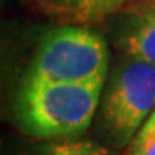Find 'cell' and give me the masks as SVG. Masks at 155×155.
Wrapping results in <instances>:
<instances>
[{
  "label": "cell",
  "mask_w": 155,
  "mask_h": 155,
  "mask_svg": "<svg viewBox=\"0 0 155 155\" xmlns=\"http://www.w3.org/2000/svg\"><path fill=\"white\" fill-rule=\"evenodd\" d=\"M104 83L28 81L16 97V119L36 138H66L83 133L98 109Z\"/></svg>",
  "instance_id": "obj_1"
},
{
  "label": "cell",
  "mask_w": 155,
  "mask_h": 155,
  "mask_svg": "<svg viewBox=\"0 0 155 155\" xmlns=\"http://www.w3.org/2000/svg\"><path fill=\"white\" fill-rule=\"evenodd\" d=\"M109 72V47L100 33L84 24L50 29L35 52L28 81L104 83Z\"/></svg>",
  "instance_id": "obj_2"
},
{
  "label": "cell",
  "mask_w": 155,
  "mask_h": 155,
  "mask_svg": "<svg viewBox=\"0 0 155 155\" xmlns=\"http://www.w3.org/2000/svg\"><path fill=\"white\" fill-rule=\"evenodd\" d=\"M155 109V66L126 55L109 78L102 98V127L114 147L133 141Z\"/></svg>",
  "instance_id": "obj_3"
},
{
  "label": "cell",
  "mask_w": 155,
  "mask_h": 155,
  "mask_svg": "<svg viewBox=\"0 0 155 155\" xmlns=\"http://www.w3.org/2000/svg\"><path fill=\"white\" fill-rule=\"evenodd\" d=\"M116 41L126 55L155 66V11L141 0L122 9L116 24Z\"/></svg>",
  "instance_id": "obj_4"
},
{
  "label": "cell",
  "mask_w": 155,
  "mask_h": 155,
  "mask_svg": "<svg viewBox=\"0 0 155 155\" xmlns=\"http://www.w3.org/2000/svg\"><path fill=\"white\" fill-rule=\"evenodd\" d=\"M47 12L72 24H93L114 16L131 0H35Z\"/></svg>",
  "instance_id": "obj_5"
},
{
  "label": "cell",
  "mask_w": 155,
  "mask_h": 155,
  "mask_svg": "<svg viewBox=\"0 0 155 155\" xmlns=\"http://www.w3.org/2000/svg\"><path fill=\"white\" fill-rule=\"evenodd\" d=\"M45 155H116L110 148L91 141H66L50 145Z\"/></svg>",
  "instance_id": "obj_6"
},
{
  "label": "cell",
  "mask_w": 155,
  "mask_h": 155,
  "mask_svg": "<svg viewBox=\"0 0 155 155\" xmlns=\"http://www.w3.org/2000/svg\"><path fill=\"white\" fill-rule=\"evenodd\" d=\"M127 155H155V133H138L133 138V141L129 143Z\"/></svg>",
  "instance_id": "obj_7"
},
{
  "label": "cell",
  "mask_w": 155,
  "mask_h": 155,
  "mask_svg": "<svg viewBox=\"0 0 155 155\" xmlns=\"http://www.w3.org/2000/svg\"><path fill=\"white\" fill-rule=\"evenodd\" d=\"M138 133H141V134H152V133H155V109L152 110V114L148 116V119L145 121V124L140 127ZM138 133H136V134H138Z\"/></svg>",
  "instance_id": "obj_8"
},
{
  "label": "cell",
  "mask_w": 155,
  "mask_h": 155,
  "mask_svg": "<svg viewBox=\"0 0 155 155\" xmlns=\"http://www.w3.org/2000/svg\"><path fill=\"white\" fill-rule=\"evenodd\" d=\"M141 2H145L147 5H148V7H152V9L155 11V0H141Z\"/></svg>",
  "instance_id": "obj_9"
}]
</instances>
